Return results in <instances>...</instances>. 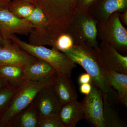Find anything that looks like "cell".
I'll return each mask as SVG.
<instances>
[{
  "instance_id": "6da1fadb",
  "label": "cell",
  "mask_w": 127,
  "mask_h": 127,
  "mask_svg": "<svg viewBox=\"0 0 127 127\" xmlns=\"http://www.w3.org/2000/svg\"><path fill=\"white\" fill-rule=\"evenodd\" d=\"M63 53L89 74L92 82L103 94L107 95L111 104L117 102V93L108 81L106 69L94 48L84 45H74Z\"/></svg>"
},
{
  "instance_id": "7a4b0ae2",
  "label": "cell",
  "mask_w": 127,
  "mask_h": 127,
  "mask_svg": "<svg viewBox=\"0 0 127 127\" xmlns=\"http://www.w3.org/2000/svg\"><path fill=\"white\" fill-rule=\"evenodd\" d=\"M77 0H32L47 19L52 42L65 32L75 12Z\"/></svg>"
},
{
  "instance_id": "3957f363",
  "label": "cell",
  "mask_w": 127,
  "mask_h": 127,
  "mask_svg": "<svg viewBox=\"0 0 127 127\" xmlns=\"http://www.w3.org/2000/svg\"><path fill=\"white\" fill-rule=\"evenodd\" d=\"M54 79L40 82L27 79L19 86L1 116L0 127H7L15 117L33 102L39 91L46 86L52 84Z\"/></svg>"
},
{
  "instance_id": "277c9868",
  "label": "cell",
  "mask_w": 127,
  "mask_h": 127,
  "mask_svg": "<svg viewBox=\"0 0 127 127\" xmlns=\"http://www.w3.org/2000/svg\"><path fill=\"white\" fill-rule=\"evenodd\" d=\"M10 40L31 55L50 64L58 73L71 77L76 64L65 53L54 48L49 49L43 46L33 45L27 43L15 35L11 36Z\"/></svg>"
},
{
  "instance_id": "5b68a950",
  "label": "cell",
  "mask_w": 127,
  "mask_h": 127,
  "mask_svg": "<svg viewBox=\"0 0 127 127\" xmlns=\"http://www.w3.org/2000/svg\"><path fill=\"white\" fill-rule=\"evenodd\" d=\"M97 24L87 11L75 12L65 32L72 37L74 45H84L95 48L99 43L97 39Z\"/></svg>"
},
{
  "instance_id": "8992f818",
  "label": "cell",
  "mask_w": 127,
  "mask_h": 127,
  "mask_svg": "<svg viewBox=\"0 0 127 127\" xmlns=\"http://www.w3.org/2000/svg\"><path fill=\"white\" fill-rule=\"evenodd\" d=\"M119 14L114 12L106 22L97 23V39L110 44L123 55L127 53V30L121 22Z\"/></svg>"
},
{
  "instance_id": "52a82bcc",
  "label": "cell",
  "mask_w": 127,
  "mask_h": 127,
  "mask_svg": "<svg viewBox=\"0 0 127 127\" xmlns=\"http://www.w3.org/2000/svg\"><path fill=\"white\" fill-rule=\"evenodd\" d=\"M92 89L81 102L85 118L95 127H104L103 94L92 81Z\"/></svg>"
},
{
  "instance_id": "ba28073f",
  "label": "cell",
  "mask_w": 127,
  "mask_h": 127,
  "mask_svg": "<svg viewBox=\"0 0 127 127\" xmlns=\"http://www.w3.org/2000/svg\"><path fill=\"white\" fill-rule=\"evenodd\" d=\"M32 29L30 22L17 16L7 7L0 8V33L4 40H10V36L16 34L27 35Z\"/></svg>"
},
{
  "instance_id": "9c48e42d",
  "label": "cell",
  "mask_w": 127,
  "mask_h": 127,
  "mask_svg": "<svg viewBox=\"0 0 127 127\" xmlns=\"http://www.w3.org/2000/svg\"><path fill=\"white\" fill-rule=\"evenodd\" d=\"M38 59L11 40L0 46V65H11L24 69Z\"/></svg>"
},
{
  "instance_id": "30bf717a",
  "label": "cell",
  "mask_w": 127,
  "mask_h": 127,
  "mask_svg": "<svg viewBox=\"0 0 127 127\" xmlns=\"http://www.w3.org/2000/svg\"><path fill=\"white\" fill-rule=\"evenodd\" d=\"M106 70L127 75V57L120 54L110 44L101 41L94 48Z\"/></svg>"
},
{
  "instance_id": "8fae6325",
  "label": "cell",
  "mask_w": 127,
  "mask_h": 127,
  "mask_svg": "<svg viewBox=\"0 0 127 127\" xmlns=\"http://www.w3.org/2000/svg\"><path fill=\"white\" fill-rule=\"evenodd\" d=\"M32 24L33 29L29 35V43L35 46L48 45L52 46L47 19L42 11L36 6L28 17L24 18Z\"/></svg>"
},
{
  "instance_id": "7c38bea8",
  "label": "cell",
  "mask_w": 127,
  "mask_h": 127,
  "mask_svg": "<svg viewBox=\"0 0 127 127\" xmlns=\"http://www.w3.org/2000/svg\"><path fill=\"white\" fill-rule=\"evenodd\" d=\"M33 101L39 117L58 115L62 106L52 84L42 89Z\"/></svg>"
},
{
  "instance_id": "4fadbf2b",
  "label": "cell",
  "mask_w": 127,
  "mask_h": 127,
  "mask_svg": "<svg viewBox=\"0 0 127 127\" xmlns=\"http://www.w3.org/2000/svg\"><path fill=\"white\" fill-rule=\"evenodd\" d=\"M127 11V0H96L88 12L97 23L106 22L114 12Z\"/></svg>"
},
{
  "instance_id": "5bb4252c",
  "label": "cell",
  "mask_w": 127,
  "mask_h": 127,
  "mask_svg": "<svg viewBox=\"0 0 127 127\" xmlns=\"http://www.w3.org/2000/svg\"><path fill=\"white\" fill-rule=\"evenodd\" d=\"M70 77L58 73L52 84L61 105L77 100L78 94Z\"/></svg>"
},
{
  "instance_id": "9a60e30c",
  "label": "cell",
  "mask_w": 127,
  "mask_h": 127,
  "mask_svg": "<svg viewBox=\"0 0 127 127\" xmlns=\"http://www.w3.org/2000/svg\"><path fill=\"white\" fill-rule=\"evenodd\" d=\"M24 71L27 79L34 82L53 79L58 74L53 67L39 59L26 67Z\"/></svg>"
},
{
  "instance_id": "2e32d148",
  "label": "cell",
  "mask_w": 127,
  "mask_h": 127,
  "mask_svg": "<svg viewBox=\"0 0 127 127\" xmlns=\"http://www.w3.org/2000/svg\"><path fill=\"white\" fill-rule=\"evenodd\" d=\"M58 115L63 127H75L84 118L81 102L76 100L62 105Z\"/></svg>"
},
{
  "instance_id": "e0dca14e",
  "label": "cell",
  "mask_w": 127,
  "mask_h": 127,
  "mask_svg": "<svg viewBox=\"0 0 127 127\" xmlns=\"http://www.w3.org/2000/svg\"><path fill=\"white\" fill-rule=\"evenodd\" d=\"M107 79L117 94V102L127 107V75L106 70Z\"/></svg>"
},
{
  "instance_id": "ac0fdd59",
  "label": "cell",
  "mask_w": 127,
  "mask_h": 127,
  "mask_svg": "<svg viewBox=\"0 0 127 127\" xmlns=\"http://www.w3.org/2000/svg\"><path fill=\"white\" fill-rule=\"evenodd\" d=\"M39 117L34 101L15 117L7 125L9 127H38Z\"/></svg>"
},
{
  "instance_id": "d6986e66",
  "label": "cell",
  "mask_w": 127,
  "mask_h": 127,
  "mask_svg": "<svg viewBox=\"0 0 127 127\" xmlns=\"http://www.w3.org/2000/svg\"><path fill=\"white\" fill-rule=\"evenodd\" d=\"M0 78L9 86L15 87L27 80L23 68L7 64L0 65Z\"/></svg>"
},
{
  "instance_id": "ffe728a7",
  "label": "cell",
  "mask_w": 127,
  "mask_h": 127,
  "mask_svg": "<svg viewBox=\"0 0 127 127\" xmlns=\"http://www.w3.org/2000/svg\"><path fill=\"white\" fill-rule=\"evenodd\" d=\"M103 95L104 127H127V125L120 118L117 111L108 101L107 95L103 94Z\"/></svg>"
},
{
  "instance_id": "44dd1931",
  "label": "cell",
  "mask_w": 127,
  "mask_h": 127,
  "mask_svg": "<svg viewBox=\"0 0 127 127\" xmlns=\"http://www.w3.org/2000/svg\"><path fill=\"white\" fill-rule=\"evenodd\" d=\"M36 7L32 0H13L7 8L19 18H26L31 15Z\"/></svg>"
},
{
  "instance_id": "7402d4cb",
  "label": "cell",
  "mask_w": 127,
  "mask_h": 127,
  "mask_svg": "<svg viewBox=\"0 0 127 127\" xmlns=\"http://www.w3.org/2000/svg\"><path fill=\"white\" fill-rule=\"evenodd\" d=\"M74 45L70 36L65 32L58 36L53 41L52 47L63 53L70 50Z\"/></svg>"
},
{
  "instance_id": "603a6c76",
  "label": "cell",
  "mask_w": 127,
  "mask_h": 127,
  "mask_svg": "<svg viewBox=\"0 0 127 127\" xmlns=\"http://www.w3.org/2000/svg\"><path fill=\"white\" fill-rule=\"evenodd\" d=\"M17 87L7 86L0 90V110L6 109Z\"/></svg>"
},
{
  "instance_id": "cb8c5ba5",
  "label": "cell",
  "mask_w": 127,
  "mask_h": 127,
  "mask_svg": "<svg viewBox=\"0 0 127 127\" xmlns=\"http://www.w3.org/2000/svg\"><path fill=\"white\" fill-rule=\"evenodd\" d=\"M38 127H63L58 115H51L39 117Z\"/></svg>"
},
{
  "instance_id": "d4e9b609",
  "label": "cell",
  "mask_w": 127,
  "mask_h": 127,
  "mask_svg": "<svg viewBox=\"0 0 127 127\" xmlns=\"http://www.w3.org/2000/svg\"><path fill=\"white\" fill-rule=\"evenodd\" d=\"M96 0H77L75 12L87 11L89 8L94 4Z\"/></svg>"
},
{
  "instance_id": "484cf974",
  "label": "cell",
  "mask_w": 127,
  "mask_h": 127,
  "mask_svg": "<svg viewBox=\"0 0 127 127\" xmlns=\"http://www.w3.org/2000/svg\"><path fill=\"white\" fill-rule=\"evenodd\" d=\"M92 89V82L90 83H85L81 84L80 89V92L83 94L86 95H88L91 93Z\"/></svg>"
},
{
  "instance_id": "4316f807",
  "label": "cell",
  "mask_w": 127,
  "mask_h": 127,
  "mask_svg": "<svg viewBox=\"0 0 127 127\" xmlns=\"http://www.w3.org/2000/svg\"><path fill=\"white\" fill-rule=\"evenodd\" d=\"M92 81V78L91 76L87 72L80 75L78 79V82L80 85L85 83H90Z\"/></svg>"
},
{
  "instance_id": "83f0119b",
  "label": "cell",
  "mask_w": 127,
  "mask_h": 127,
  "mask_svg": "<svg viewBox=\"0 0 127 127\" xmlns=\"http://www.w3.org/2000/svg\"><path fill=\"white\" fill-rule=\"evenodd\" d=\"M119 18L122 23L127 26V11L123 13L119 14Z\"/></svg>"
},
{
  "instance_id": "f1b7e54d",
  "label": "cell",
  "mask_w": 127,
  "mask_h": 127,
  "mask_svg": "<svg viewBox=\"0 0 127 127\" xmlns=\"http://www.w3.org/2000/svg\"><path fill=\"white\" fill-rule=\"evenodd\" d=\"M11 0H0V8L7 7Z\"/></svg>"
},
{
  "instance_id": "f546056e",
  "label": "cell",
  "mask_w": 127,
  "mask_h": 127,
  "mask_svg": "<svg viewBox=\"0 0 127 127\" xmlns=\"http://www.w3.org/2000/svg\"><path fill=\"white\" fill-rule=\"evenodd\" d=\"M7 86H9L7 85L5 82L2 78H0V90Z\"/></svg>"
},
{
  "instance_id": "4dcf8cb0",
  "label": "cell",
  "mask_w": 127,
  "mask_h": 127,
  "mask_svg": "<svg viewBox=\"0 0 127 127\" xmlns=\"http://www.w3.org/2000/svg\"><path fill=\"white\" fill-rule=\"evenodd\" d=\"M7 40H4L0 33V46L4 45Z\"/></svg>"
}]
</instances>
